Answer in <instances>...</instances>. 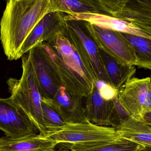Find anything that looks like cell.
<instances>
[{"instance_id":"6da1fadb","label":"cell","mask_w":151,"mask_h":151,"mask_svg":"<svg viewBox=\"0 0 151 151\" xmlns=\"http://www.w3.org/2000/svg\"><path fill=\"white\" fill-rule=\"evenodd\" d=\"M43 44L63 86L72 95L88 97L98 79L75 34L67 25L64 33Z\"/></svg>"},{"instance_id":"7a4b0ae2","label":"cell","mask_w":151,"mask_h":151,"mask_svg":"<svg viewBox=\"0 0 151 151\" xmlns=\"http://www.w3.org/2000/svg\"><path fill=\"white\" fill-rule=\"evenodd\" d=\"M51 0H9L0 22V40L8 60L22 58L24 43L41 20L53 12Z\"/></svg>"},{"instance_id":"3957f363","label":"cell","mask_w":151,"mask_h":151,"mask_svg":"<svg viewBox=\"0 0 151 151\" xmlns=\"http://www.w3.org/2000/svg\"><path fill=\"white\" fill-rule=\"evenodd\" d=\"M22 76L19 79L9 78L7 81L10 98L33 123L41 135L47 134V130L42 118L41 96L35 79L33 69L28 55L21 58Z\"/></svg>"},{"instance_id":"277c9868","label":"cell","mask_w":151,"mask_h":151,"mask_svg":"<svg viewBox=\"0 0 151 151\" xmlns=\"http://www.w3.org/2000/svg\"><path fill=\"white\" fill-rule=\"evenodd\" d=\"M42 137L58 144H66L109 142L120 139L114 127L97 126L88 120L67 123L63 126L48 130Z\"/></svg>"},{"instance_id":"5b68a950","label":"cell","mask_w":151,"mask_h":151,"mask_svg":"<svg viewBox=\"0 0 151 151\" xmlns=\"http://www.w3.org/2000/svg\"><path fill=\"white\" fill-rule=\"evenodd\" d=\"M118 98L129 118L143 122L151 112L150 78L130 79L118 91Z\"/></svg>"},{"instance_id":"8992f818","label":"cell","mask_w":151,"mask_h":151,"mask_svg":"<svg viewBox=\"0 0 151 151\" xmlns=\"http://www.w3.org/2000/svg\"><path fill=\"white\" fill-rule=\"evenodd\" d=\"M106 14L132 23L151 35V0H96Z\"/></svg>"},{"instance_id":"52a82bcc","label":"cell","mask_w":151,"mask_h":151,"mask_svg":"<svg viewBox=\"0 0 151 151\" xmlns=\"http://www.w3.org/2000/svg\"><path fill=\"white\" fill-rule=\"evenodd\" d=\"M42 98L54 100L63 85L43 43L28 52Z\"/></svg>"},{"instance_id":"ba28073f","label":"cell","mask_w":151,"mask_h":151,"mask_svg":"<svg viewBox=\"0 0 151 151\" xmlns=\"http://www.w3.org/2000/svg\"><path fill=\"white\" fill-rule=\"evenodd\" d=\"M81 21L98 48L122 63L135 66L136 58L134 52L121 33Z\"/></svg>"},{"instance_id":"9c48e42d","label":"cell","mask_w":151,"mask_h":151,"mask_svg":"<svg viewBox=\"0 0 151 151\" xmlns=\"http://www.w3.org/2000/svg\"><path fill=\"white\" fill-rule=\"evenodd\" d=\"M36 129L26 114L10 98H0V130L6 136L22 137L35 134Z\"/></svg>"},{"instance_id":"30bf717a","label":"cell","mask_w":151,"mask_h":151,"mask_svg":"<svg viewBox=\"0 0 151 151\" xmlns=\"http://www.w3.org/2000/svg\"><path fill=\"white\" fill-rule=\"evenodd\" d=\"M67 28L64 13L53 12L45 15L30 33L21 49L22 57L31 49L63 33Z\"/></svg>"},{"instance_id":"8fae6325","label":"cell","mask_w":151,"mask_h":151,"mask_svg":"<svg viewBox=\"0 0 151 151\" xmlns=\"http://www.w3.org/2000/svg\"><path fill=\"white\" fill-rule=\"evenodd\" d=\"M65 20L83 21L90 23L99 27L119 33H124L151 39V35L127 21L108 14L101 13H83V14H65Z\"/></svg>"},{"instance_id":"7c38bea8","label":"cell","mask_w":151,"mask_h":151,"mask_svg":"<svg viewBox=\"0 0 151 151\" xmlns=\"http://www.w3.org/2000/svg\"><path fill=\"white\" fill-rule=\"evenodd\" d=\"M67 25L75 34L82 46L98 80L109 83L101 63L98 48L87 33L81 21L66 20Z\"/></svg>"},{"instance_id":"4fadbf2b","label":"cell","mask_w":151,"mask_h":151,"mask_svg":"<svg viewBox=\"0 0 151 151\" xmlns=\"http://www.w3.org/2000/svg\"><path fill=\"white\" fill-rule=\"evenodd\" d=\"M58 144L36 134L19 137H2L0 138V151H54Z\"/></svg>"},{"instance_id":"5bb4252c","label":"cell","mask_w":151,"mask_h":151,"mask_svg":"<svg viewBox=\"0 0 151 151\" xmlns=\"http://www.w3.org/2000/svg\"><path fill=\"white\" fill-rule=\"evenodd\" d=\"M86 98L84 108L86 119L97 126H111L113 100L107 101L104 99L96 86Z\"/></svg>"},{"instance_id":"9a60e30c","label":"cell","mask_w":151,"mask_h":151,"mask_svg":"<svg viewBox=\"0 0 151 151\" xmlns=\"http://www.w3.org/2000/svg\"><path fill=\"white\" fill-rule=\"evenodd\" d=\"M98 49L101 63L109 83L119 91L134 75L136 71L135 66L122 63L104 51Z\"/></svg>"},{"instance_id":"2e32d148","label":"cell","mask_w":151,"mask_h":151,"mask_svg":"<svg viewBox=\"0 0 151 151\" xmlns=\"http://www.w3.org/2000/svg\"><path fill=\"white\" fill-rule=\"evenodd\" d=\"M82 99L69 93L63 86L53 100L67 123H79L87 121Z\"/></svg>"},{"instance_id":"e0dca14e","label":"cell","mask_w":151,"mask_h":151,"mask_svg":"<svg viewBox=\"0 0 151 151\" xmlns=\"http://www.w3.org/2000/svg\"><path fill=\"white\" fill-rule=\"evenodd\" d=\"M115 129L121 139L144 146H151V125L128 117Z\"/></svg>"},{"instance_id":"ac0fdd59","label":"cell","mask_w":151,"mask_h":151,"mask_svg":"<svg viewBox=\"0 0 151 151\" xmlns=\"http://www.w3.org/2000/svg\"><path fill=\"white\" fill-rule=\"evenodd\" d=\"M72 151H134L145 146L120 139L109 142L68 144Z\"/></svg>"},{"instance_id":"d6986e66","label":"cell","mask_w":151,"mask_h":151,"mask_svg":"<svg viewBox=\"0 0 151 151\" xmlns=\"http://www.w3.org/2000/svg\"><path fill=\"white\" fill-rule=\"evenodd\" d=\"M51 1L54 12H60L67 14H106L99 6L96 0H51Z\"/></svg>"},{"instance_id":"ffe728a7","label":"cell","mask_w":151,"mask_h":151,"mask_svg":"<svg viewBox=\"0 0 151 151\" xmlns=\"http://www.w3.org/2000/svg\"><path fill=\"white\" fill-rule=\"evenodd\" d=\"M134 52L135 66L151 70V40L148 38L121 33Z\"/></svg>"},{"instance_id":"44dd1931","label":"cell","mask_w":151,"mask_h":151,"mask_svg":"<svg viewBox=\"0 0 151 151\" xmlns=\"http://www.w3.org/2000/svg\"><path fill=\"white\" fill-rule=\"evenodd\" d=\"M41 108L42 118L47 131L68 123L59 112L53 100L42 98Z\"/></svg>"},{"instance_id":"7402d4cb","label":"cell","mask_w":151,"mask_h":151,"mask_svg":"<svg viewBox=\"0 0 151 151\" xmlns=\"http://www.w3.org/2000/svg\"><path fill=\"white\" fill-rule=\"evenodd\" d=\"M95 86L102 97L105 100L111 101L118 96V90L104 81L98 80L96 82Z\"/></svg>"},{"instance_id":"603a6c76","label":"cell","mask_w":151,"mask_h":151,"mask_svg":"<svg viewBox=\"0 0 151 151\" xmlns=\"http://www.w3.org/2000/svg\"><path fill=\"white\" fill-rule=\"evenodd\" d=\"M143 122L151 125V112L147 113L145 116L144 118V121Z\"/></svg>"},{"instance_id":"cb8c5ba5","label":"cell","mask_w":151,"mask_h":151,"mask_svg":"<svg viewBox=\"0 0 151 151\" xmlns=\"http://www.w3.org/2000/svg\"><path fill=\"white\" fill-rule=\"evenodd\" d=\"M134 151H151V146H145L142 149Z\"/></svg>"},{"instance_id":"d4e9b609","label":"cell","mask_w":151,"mask_h":151,"mask_svg":"<svg viewBox=\"0 0 151 151\" xmlns=\"http://www.w3.org/2000/svg\"><path fill=\"white\" fill-rule=\"evenodd\" d=\"M69 151L67 150H61V151Z\"/></svg>"},{"instance_id":"484cf974","label":"cell","mask_w":151,"mask_h":151,"mask_svg":"<svg viewBox=\"0 0 151 151\" xmlns=\"http://www.w3.org/2000/svg\"><path fill=\"white\" fill-rule=\"evenodd\" d=\"M0 9H1V1H0Z\"/></svg>"}]
</instances>
